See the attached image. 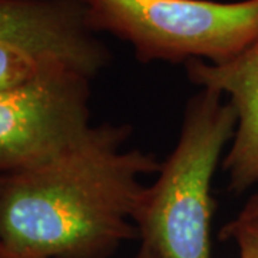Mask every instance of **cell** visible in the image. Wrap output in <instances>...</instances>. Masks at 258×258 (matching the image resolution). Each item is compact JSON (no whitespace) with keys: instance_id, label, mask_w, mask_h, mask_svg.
Returning a JSON list of instances; mask_svg holds the SVG:
<instances>
[{"instance_id":"1","label":"cell","mask_w":258,"mask_h":258,"mask_svg":"<svg viewBox=\"0 0 258 258\" xmlns=\"http://www.w3.org/2000/svg\"><path fill=\"white\" fill-rule=\"evenodd\" d=\"M129 137L128 123L92 125L55 157L0 175V258H109L139 238L142 179L161 161L123 149Z\"/></svg>"},{"instance_id":"2","label":"cell","mask_w":258,"mask_h":258,"mask_svg":"<svg viewBox=\"0 0 258 258\" xmlns=\"http://www.w3.org/2000/svg\"><path fill=\"white\" fill-rule=\"evenodd\" d=\"M235 128L237 113L221 92L200 88L186 102L178 142L135 218L141 244L158 258H212V178Z\"/></svg>"},{"instance_id":"3","label":"cell","mask_w":258,"mask_h":258,"mask_svg":"<svg viewBox=\"0 0 258 258\" xmlns=\"http://www.w3.org/2000/svg\"><path fill=\"white\" fill-rule=\"evenodd\" d=\"M95 33L129 43L137 59L227 63L258 39V0H83Z\"/></svg>"},{"instance_id":"4","label":"cell","mask_w":258,"mask_h":258,"mask_svg":"<svg viewBox=\"0 0 258 258\" xmlns=\"http://www.w3.org/2000/svg\"><path fill=\"white\" fill-rule=\"evenodd\" d=\"M91 78L64 72L0 89V175L37 165L92 126Z\"/></svg>"},{"instance_id":"5","label":"cell","mask_w":258,"mask_h":258,"mask_svg":"<svg viewBox=\"0 0 258 258\" xmlns=\"http://www.w3.org/2000/svg\"><path fill=\"white\" fill-rule=\"evenodd\" d=\"M0 42L56 56L91 79L111 60L83 0H0Z\"/></svg>"},{"instance_id":"6","label":"cell","mask_w":258,"mask_h":258,"mask_svg":"<svg viewBox=\"0 0 258 258\" xmlns=\"http://www.w3.org/2000/svg\"><path fill=\"white\" fill-rule=\"evenodd\" d=\"M185 68L194 85L221 92L237 113V128L222 158V171L231 192H245L258 182V39L227 63L189 60Z\"/></svg>"},{"instance_id":"7","label":"cell","mask_w":258,"mask_h":258,"mask_svg":"<svg viewBox=\"0 0 258 258\" xmlns=\"http://www.w3.org/2000/svg\"><path fill=\"white\" fill-rule=\"evenodd\" d=\"M64 72L82 74L56 56L0 42V89H15Z\"/></svg>"},{"instance_id":"8","label":"cell","mask_w":258,"mask_h":258,"mask_svg":"<svg viewBox=\"0 0 258 258\" xmlns=\"http://www.w3.org/2000/svg\"><path fill=\"white\" fill-rule=\"evenodd\" d=\"M222 241H234L240 258H258V205L247 201L241 212L222 227Z\"/></svg>"},{"instance_id":"9","label":"cell","mask_w":258,"mask_h":258,"mask_svg":"<svg viewBox=\"0 0 258 258\" xmlns=\"http://www.w3.org/2000/svg\"><path fill=\"white\" fill-rule=\"evenodd\" d=\"M135 258H158V255L152 251L151 248H148L147 245L141 244V248H139L138 254Z\"/></svg>"},{"instance_id":"10","label":"cell","mask_w":258,"mask_h":258,"mask_svg":"<svg viewBox=\"0 0 258 258\" xmlns=\"http://www.w3.org/2000/svg\"><path fill=\"white\" fill-rule=\"evenodd\" d=\"M251 200H252V201H254V203L258 205V192L255 194V195H252V197H251Z\"/></svg>"},{"instance_id":"11","label":"cell","mask_w":258,"mask_h":258,"mask_svg":"<svg viewBox=\"0 0 258 258\" xmlns=\"http://www.w3.org/2000/svg\"><path fill=\"white\" fill-rule=\"evenodd\" d=\"M2 258H25V257H2Z\"/></svg>"}]
</instances>
